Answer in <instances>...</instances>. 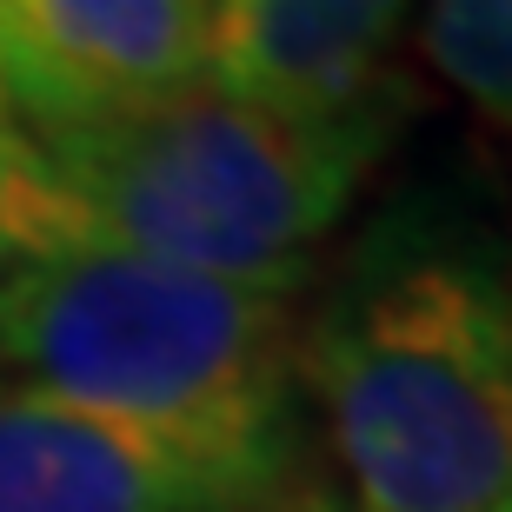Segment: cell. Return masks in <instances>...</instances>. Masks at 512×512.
<instances>
[{
    "label": "cell",
    "instance_id": "3",
    "mask_svg": "<svg viewBox=\"0 0 512 512\" xmlns=\"http://www.w3.org/2000/svg\"><path fill=\"white\" fill-rule=\"evenodd\" d=\"M300 293L67 253L0 273V386L306 473Z\"/></svg>",
    "mask_w": 512,
    "mask_h": 512
},
{
    "label": "cell",
    "instance_id": "5",
    "mask_svg": "<svg viewBox=\"0 0 512 512\" xmlns=\"http://www.w3.org/2000/svg\"><path fill=\"white\" fill-rule=\"evenodd\" d=\"M213 80V0H0V107L87 127Z\"/></svg>",
    "mask_w": 512,
    "mask_h": 512
},
{
    "label": "cell",
    "instance_id": "8",
    "mask_svg": "<svg viewBox=\"0 0 512 512\" xmlns=\"http://www.w3.org/2000/svg\"><path fill=\"white\" fill-rule=\"evenodd\" d=\"M67 253H87V240L60 200L54 173L40 167L27 127L0 107V273L34 260H67Z\"/></svg>",
    "mask_w": 512,
    "mask_h": 512
},
{
    "label": "cell",
    "instance_id": "7",
    "mask_svg": "<svg viewBox=\"0 0 512 512\" xmlns=\"http://www.w3.org/2000/svg\"><path fill=\"white\" fill-rule=\"evenodd\" d=\"M419 54L512 160V0H426Z\"/></svg>",
    "mask_w": 512,
    "mask_h": 512
},
{
    "label": "cell",
    "instance_id": "6",
    "mask_svg": "<svg viewBox=\"0 0 512 512\" xmlns=\"http://www.w3.org/2000/svg\"><path fill=\"white\" fill-rule=\"evenodd\" d=\"M413 0H213V87L280 114H346L399 80Z\"/></svg>",
    "mask_w": 512,
    "mask_h": 512
},
{
    "label": "cell",
    "instance_id": "4",
    "mask_svg": "<svg viewBox=\"0 0 512 512\" xmlns=\"http://www.w3.org/2000/svg\"><path fill=\"white\" fill-rule=\"evenodd\" d=\"M300 473L0 386V512H300Z\"/></svg>",
    "mask_w": 512,
    "mask_h": 512
},
{
    "label": "cell",
    "instance_id": "2",
    "mask_svg": "<svg viewBox=\"0 0 512 512\" xmlns=\"http://www.w3.org/2000/svg\"><path fill=\"white\" fill-rule=\"evenodd\" d=\"M413 120V80L346 114H280L220 87L27 133L87 253L306 293L326 240Z\"/></svg>",
    "mask_w": 512,
    "mask_h": 512
},
{
    "label": "cell",
    "instance_id": "1",
    "mask_svg": "<svg viewBox=\"0 0 512 512\" xmlns=\"http://www.w3.org/2000/svg\"><path fill=\"white\" fill-rule=\"evenodd\" d=\"M300 393L346 506L512 499V207L459 173L393 187L300 306Z\"/></svg>",
    "mask_w": 512,
    "mask_h": 512
},
{
    "label": "cell",
    "instance_id": "9",
    "mask_svg": "<svg viewBox=\"0 0 512 512\" xmlns=\"http://www.w3.org/2000/svg\"><path fill=\"white\" fill-rule=\"evenodd\" d=\"M300 512H333V506H326V499H306ZM493 512H512V499H506V506H493Z\"/></svg>",
    "mask_w": 512,
    "mask_h": 512
}]
</instances>
